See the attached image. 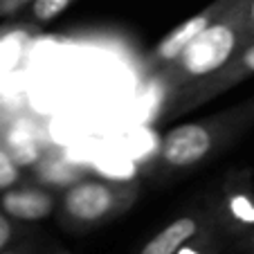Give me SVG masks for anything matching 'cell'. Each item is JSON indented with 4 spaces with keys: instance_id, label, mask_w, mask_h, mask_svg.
I'll use <instances>...</instances> for the list:
<instances>
[{
    "instance_id": "obj_13",
    "label": "cell",
    "mask_w": 254,
    "mask_h": 254,
    "mask_svg": "<svg viewBox=\"0 0 254 254\" xmlns=\"http://www.w3.org/2000/svg\"><path fill=\"white\" fill-rule=\"evenodd\" d=\"M27 234H29V230H25L23 223H16L5 211H0V252L7 250L9 245H14L16 241H20Z\"/></svg>"
},
{
    "instance_id": "obj_1",
    "label": "cell",
    "mask_w": 254,
    "mask_h": 254,
    "mask_svg": "<svg viewBox=\"0 0 254 254\" xmlns=\"http://www.w3.org/2000/svg\"><path fill=\"white\" fill-rule=\"evenodd\" d=\"M252 128L254 97L223 113L173 126L162 135L146 173L158 185H164L167 180H173L183 173L209 164L214 158H218L230 146H234Z\"/></svg>"
},
{
    "instance_id": "obj_7",
    "label": "cell",
    "mask_w": 254,
    "mask_h": 254,
    "mask_svg": "<svg viewBox=\"0 0 254 254\" xmlns=\"http://www.w3.org/2000/svg\"><path fill=\"white\" fill-rule=\"evenodd\" d=\"M57 209V196L41 185H16L0 191V211L16 223L45 221Z\"/></svg>"
},
{
    "instance_id": "obj_3",
    "label": "cell",
    "mask_w": 254,
    "mask_h": 254,
    "mask_svg": "<svg viewBox=\"0 0 254 254\" xmlns=\"http://www.w3.org/2000/svg\"><path fill=\"white\" fill-rule=\"evenodd\" d=\"M142 185L115 178H79L63 189L59 200V225L72 234L97 230L117 221L137 202Z\"/></svg>"
},
{
    "instance_id": "obj_14",
    "label": "cell",
    "mask_w": 254,
    "mask_h": 254,
    "mask_svg": "<svg viewBox=\"0 0 254 254\" xmlns=\"http://www.w3.org/2000/svg\"><path fill=\"white\" fill-rule=\"evenodd\" d=\"M0 254H43V243H41L39 236L34 234V232H29L27 236L16 241L14 245H9V248L2 250Z\"/></svg>"
},
{
    "instance_id": "obj_16",
    "label": "cell",
    "mask_w": 254,
    "mask_h": 254,
    "mask_svg": "<svg viewBox=\"0 0 254 254\" xmlns=\"http://www.w3.org/2000/svg\"><path fill=\"white\" fill-rule=\"evenodd\" d=\"M34 0H0V20L2 18H14L23 9H27Z\"/></svg>"
},
{
    "instance_id": "obj_18",
    "label": "cell",
    "mask_w": 254,
    "mask_h": 254,
    "mask_svg": "<svg viewBox=\"0 0 254 254\" xmlns=\"http://www.w3.org/2000/svg\"><path fill=\"white\" fill-rule=\"evenodd\" d=\"M50 254H70V252H63V250H57V252H50Z\"/></svg>"
},
{
    "instance_id": "obj_2",
    "label": "cell",
    "mask_w": 254,
    "mask_h": 254,
    "mask_svg": "<svg viewBox=\"0 0 254 254\" xmlns=\"http://www.w3.org/2000/svg\"><path fill=\"white\" fill-rule=\"evenodd\" d=\"M248 2L250 0H232L230 7L221 16H216L171 63L149 74L146 83L158 86L169 97L178 88L225 65L248 43V36H245Z\"/></svg>"
},
{
    "instance_id": "obj_10",
    "label": "cell",
    "mask_w": 254,
    "mask_h": 254,
    "mask_svg": "<svg viewBox=\"0 0 254 254\" xmlns=\"http://www.w3.org/2000/svg\"><path fill=\"white\" fill-rule=\"evenodd\" d=\"M227 245H230V239L223 234L214 216L209 225L198 232L196 236H191L176 254H225Z\"/></svg>"
},
{
    "instance_id": "obj_6",
    "label": "cell",
    "mask_w": 254,
    "mask_h": 254,
    "mask_svg": "<svg viewBox=\"0 0 254 254\" xmlns=\"http://www.w3.org/2000/svg\"><path fill=\"white\" fill-rule=\"evenodd\" d=\"M214 218V200L205 198L202 202L189 207L180 216H176L171 223L155 232L135 254H176L191 236H196L200 230H205Z\"/></svg>"
},
{
    "instance_id": "obj_4",
    "label": "cell",
    "mask_w": 254,
    "mask_h": 254,
    "mask_svg": "<svg viewBox=\"0 0 254 254\" xmlns=\"http://www.w3.org/2000/svg\"><path fill=\"white\" fill-rule=\"evenodd\" d=\"M250 77H254V41L245 43L225 65H221L211 74H205V77L196 79V81L171 92L164 99L160 120H173V117H180L185 113L196 111L198 106L207 104L214 97L232 90L234 86L243 83Z\"/></svg>"
},
{
    "instance_id": "obj_12",
    "label": "cell",
    "mask_w": 254,
    "mask_h": 254,
    "mask_svg": "<svg viewBox=\"0 0 254 254\" xmlns=\"http://www.w3.org/2000/svg\"><path fill=\"white\" fill-rule=\"evenodd\" d=\"M20 167L14 162L11 153L7 151V146L0 142V191H5V189H11L20 183Z\"/></svg>"
},
{
    "instance_id": "obj_17",
    "label": "cell",
    "mask_w": 254,
    "mask_h": 254,
    "mask_svg": "<svg viewBox=\"0 0 254 254\" xmlns=\"http://www.w3.org/2000/svg\"><path fill=\"white\" fill-rule=\"evenodd\" d=\"M245 36H248V43L254 41V0L248 2V16H245Z\"/></svg>"
},
{
    "instance_id": "obj_9",
    "label": "cell",
    "mask_w": 254,
    "mask_h": 254,
    "mask_svg": "<svg viewBox=\"0 0 254 254\" xmlns=\"http://www.w3.org/2000/svg\"><path fill=\"white\" fill-rule=\"evenodd\" d=\"M34 25L29 23H16L0 29V77L11 72L25 57L29 41H32Z\"/></svg>"
},
{
    "instance_id": "obj_11",
    "label": "cell",
    "mask_w": 254,
    "mask_h": 254,
    "mask_svg": "<svg viewBox=\"0 0 254 254\" xmlns=\"http://www.w3.org/2000/svg\"><path fill=\"white\" fill-rule=\"evenodd\" d=\"M79 0H34L32 5L27 7L25 14V23L29 25H48L52 20H57L67 7H72Z\"/></svg>"
},
{
    "instance_id": "obj_5",
    "label": "cell",
    "mask_w": 254,
    "mask_h": 254,
    "mask_svg": "<svg viewBox=\"0 0 254 254\" xmlns=\"http://www.w3.org/2000/svg\"><path fill=\"white\" fill-rule=\"evenodd\" d=\"M230 2L232 0H214L211 5L202 7L198 14L189 16L185 23H180L178 27H173L169 34H164L162 39H160V43L155 45L153 50H149L146 57H144V61H142L144 79L149 77V74H153L155 70H160L162 65L171 63L173 59L183 52V50L187 48L193 39H196L198 34H200L202 29H205L207 25L216 18V16H221L223 11L230 7Z\"/></svg>"
},
{
    "instance_id": "obj_15",
    "label": "cell",
    "mask_w": 254,
    "mask_h": 254,
    "mask_svg": "<svg viewBox=\"0 0 254 254\" xmlns=\"http://www.w3.org/2000/svg\"><path fill=\"white\" fill-rule=\"evenodd\" d=\"M225 254H254V225L248 227L243 234H239L230 245Z\"/></svg>"
},
{
    "instance_id": "obj_8",
    "label": "cell",
    "mask_w": 254,
    "mask_h": 254,
    "mask_svg": "<svg viewBox=\"0 0 254 254\" xmlns=\"http://www.w3.org/2000/svg\"><path fill=\"white\" fill-rule=\"evenodd\" d=\"M34 180L45 189H67L81 178V167L74 160L54 151H45L36 164H32Z\"/></svg>"
}]
</instances>
